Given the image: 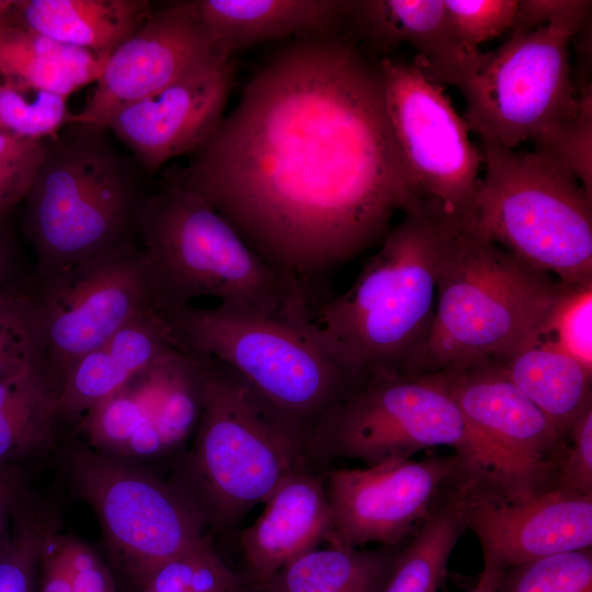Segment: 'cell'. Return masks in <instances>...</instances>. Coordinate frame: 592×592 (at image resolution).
<instances>
[{
  "instance_id": "obj_3",
  "label": "cell",
  "mask_w": 592,
  "mask_h": 592,
  "mask_svg": "<svg viewBox=\"0 0 592 592\" xmlns=\"http://www.w3.org/2000/svg\"><path fill=\"white\" fill-rule=\"evenodd\" d=\"M155 306L162 312L200 297L297 322L312 314L285 281L198 193L163 180L136 220Z\"/></svg>"
},
{
  "instance_id": "obj_11",
  "label": "cell",
  "mask_w": 592,
  "mask_h": 592,
  "mask_svg": "<svg viewBox=\"0 0 592 592\" xmlns=\"http://www.w3.org/2000/svg\"><path fill=\"white\" fill-rule=\"evenodd\" d=\"M574 35L540 26L512 33L497 49L481 52L458 88L469 130L514 149L573 121L581 103L570 68Z\"/></svg>"
},
{
  "instance_id": "obj_29",
  "label": "cell",
  "mask_w": 592,
  "mask_h": 592,
  "mask_svg": "<svg viewBox=\"0 0 592 592\" xmlns=\"http://www.w3.org/2000/svg\"><path fill=\"white\" fill-rule=\"evenodd\" d=\"M462 485L437 504L399 549L383 592H437L448 559L466 528Z\"/></svg>"
},
{
  "instance_id": "obj_2",
  "label": "cell",
  "mask_w": 592,
  "mask_h": 592,
  "mask_svg": "<svg viewBox=\"0 0 592 592\" xmlns=\"http://www.w3.org/2000/svg\"><path fill=\"white\" fill-rule=\"evenodd\" d=\"M202 358L201 417L168 481L205 527L227 534L289 474L312 465L292 424L236 372Z\"/></svg>"
},
{
  "instance_id": "obj_33",
  "label": "cell",
  "mask_w": 592,
  "mask_h": 592,
  "mask_svg": "<svg viewBox=\"0 0 592 592\" xmlns=\"http://www.w3.org/2000/svg\"><path fill=\"white\" fill-rule=\"evenodd\" d=\"M498 592H592L591 548L553 554L508 568Z\"/></svg>"
},
{
  "instance_id": "obj_24",
  "label": "cell",
  "mask_w": 592,
  "mask_h": 592,
  "mask_svg": "<svg viewBox=\"0 0 592 592\" xmlns=\"http://www.w3.org/2000/svg\"><path fill=\"white\" fill-rule=\"evenodd\" d=\"M146 0H12L0 26H16L106 58L151 15Z\"/></svg>"
},
{
  "instance_id": "obj_15",
  "label": "cell",
  "mask_w": 592,
  "mask_h": 592,
  "mask_svg": "<svg viewBox=\"0 0 592 592\" xmlns=\"http://www.w3.org/2000/svg\"><path fill=\"white\" fill-rule=\"evenodd\" d=\"M433 373L493 457L494 493L516 500L553 488L555 460L566 437L496 358H469Z\"/></svg>"
},
{
  "instance_id": "obj_45",
  "label": "cell",
  "mask_w": 592,
  "mask_h": 592,
  "mask_svg": "<svg viewBox=\"0 0 592 592\" xmlns=\"http://www.w3.org/2000/svg\"><path fill=\"white\" fill-rule=\"evenodd\" d=\"M8 266H9V258H8V251L5 249V246L3 241L0 238V288L4 286L8 282Z\"/></svg>"
},
{
  "instance_id": "obj_44",
  "label": "cell",
  "mask_w": 592,
  "mask_h": 592,
  "mask_svg": "<svg viewBox=\"0 0 592 592\" xmlns=\"http://www.w3.org/2000/svg\"><path fill=\"white\" fill-rule=\"evenodd\" d=\"M502 572L497 567L483 565L476 587L469 592H498Z\"/></svg>"
},
{
  "instance_id": "obj_36",
  "label": "cell",
  "mask_w": 592,
  "mask_h": 592,
  "mask_svg": "<svg viewBox=\"0 0 592 592\" xmlns=\"http://www.w3.org/2000/svg\"><path fill=\"white\" fill-rule=\"evenodd\" d=\"M580 111L570 123L534 141L535 149L546 151L562 163L592 197V92L591 83L578 89Z\"/></svg>"
},
{
  "instance_id": "obj_14",
  "label": "cell",
  "mask_w": 592,
  "mask_h": 592,
  "mask_svg": "<svg viewBox=\"0 0 592 592\" xmlns=\"http://www.w3.org/2000/svg\"><path fill=\"white\" fill-rule=\"evenodd\" d=\"M204 360L175 350L138 372L72 428L91 449L139 464L174 458L196 430L204 399Z\"/></svg>"
},
{
  "instance_id": "obj_10",
  "label": "cell",
  "mask_w": 592,
  "mask_h": 592,
  "mask_svg": "<svg viewBox=\"0 0 592 592\" xmlns=\"http://www.w3.org/2000/svg\"><path fill=\"white\" fill-rule=\"evenodd\" d=\"M386 112L411 206L439 226L468 227L481 182L479 146L444 87L414 61L380 58Z\"/></svg>"
},
{
  "instance_id": "obj_20",
  "label": "cell",
  "mask_w": 592,
  "mask_h": 592,
  "mask_svg": "<svg viewBox=\"0 0 592 592\" xmlns=\"http://www.w3.org/2000/svg\"><path fill=\"white\" fill-rule=\"evenodd\" d=\"M345 34L368 52L412 46L413 61L442 87L459 88L481 53L464 47L443 0L352 1Z\"/></svg>"
},
{
  "instance_id": "obj_25",
  "label": "cell",
  "mask_w": 592,
  "mask_h": 592,
  "mask_svg": "<svg viewBox=\"0 0 592 592\" xmlns=\"http://www.w3.org/2000/svg\"><path fill=\"white\" fill-rule=\"evenodd\" d=\"M60 385L45 361L0 379V465L19 466L57 451L66 429Z\"/></svg>"
},
{
  "instance_id": "obj_32",
  "label": "cell",
  "mask_w": 592,
  "mask_h": 592,
  "mask_svg": "<svg viewBox=\"0 0 592 592\" xmlns=\"http://www.w3.org/2000/svg\"><path fill=\"white\" fill-rule=\"evenodd\" d=\"M71 116L67 96L0 82V133L48 140L69 125Z\"/></svg>"
},
{
  "instance_id": "obj_16",
  "label": "cell",
  "mask_w": 592,
  "mask_h": 592,
  "mask_svg": "<svg viewBox=\"0 0 592 592\" xmlns=\"http://www.w3.org/2000/svg\"><path fill=\"white\" fill-rule=\"evenodd\" d=\"M473 480L457 455L391 458L358 468H323L329 545L398 546L439 504L451 481Z\"/></svg>"
},
{
  "instance_id": "obj_37",
  "label": "cell",
  "mask_w": 592,
  "mask_h": 592,
  "mask_svg": "<svg viewBox=\"0 0 592 592\" xmlns=\"http://www.w3.org/2000/svg\"><path fill=\"white\" fill-rule=\"evenodd\" d=\"M449 21L464 47L480 45L511 31L519 0H443Z\"/></svg>"
},
{
  "instance_id": "obj_19",
  "label": "cell",
  "mask_w": 592,
  "mask_h": 592,
  "mask_svg": "<svg viewBox=\"0 0 592 592\" xmlns=\"http://www.w3.org/2000/svg\"><path fill=\"white\" fill-rule=\"evenodd\" d=\"M235 77L230 59L215 61L114 114L111 132L145 171L194 153L221 119Z\"/></svg>"
},
{
  "instance_id": "obj_17",
  "label": "cell",
  "mask_w": 592,
  "mask_h": 592,
  "mask_svg": "<svg viewBox=\"0 0 592 592\" xmlns=\"http://www.w3.org/2000/svg\"><path fill=\"white\" fill-rule=\"evenodd\" d=\"M206 25L182 2L152 12L109 57L86 104L70 124L104 128L123 107L219 60H227Z\"/></svg>"
},
{
  "instance_id": "obj_42",
  "label": "cell",
  "mask_w": 592,
  "mask_h": 592,
  "mask_svg": "<svg viewBox=\"0 0 592 592\" xmlns=\"http://www.w3.org/2000/svg\"><path fill=\"white\" fill-rule=\"evenodd\" d=\"M35 592H72L61 534L50 527L39 554Z\"/></svg>"
},
{
  "instance_id": "obj_41",
  "label": "cell",
  "mask_w": 592,
  "mask_h": 592,
  "mask_svg": "<svg viewBox=\"0 0 592 592\" xmlns=\"http://www.w3.org/2000/svg\"><path fill=\"white\" fill-rule=\"evenodd\" d=\"M61 543L72 592H116L107 565L89 544L65 534Z\"/></svg>"
},
{
  "instance_id": "obj_38",
  "label": "cell",
  "mask_w": 592,
  "mask_h": 592,
  "mask_svg": "<svg viewBox=\"0 0 592 592\" xmlns=\"http://www.w3.org/2000/svg\"><path fill=\"white\" fill-rule=\"evenodd\" d=\"M46 141L0 133V219L30 192L45 157Z\"/></svg>"
},
{
  "instance_id": "obj_26",
  "label": "cell",
  "mask_w": 592,
  "mask_h": 592,
  "mask_svg": "<svg viewBox=\"0 0 592 592\" xmlns=\"http://www.w3.org/2000/svg\"><path fill=\"white\" fill-rule=\"evenodd\" d=\"M493 358L562 437L592 405V369L542 337Z\"/></svg>"
},
{
  "instance_id": "obj_22",
  "label": "cell",
  "mask_w": 592,
  "mask_h": 592,
  "mask_svg": "<svg viewBox=\"0 0 592 592\" xmlns=\"http://www.w3.org/2000/svg\"><path fill=\"white\" fill-rule=\"evenodd\" d=\"M175 350L187 349L164 314L156 307L145 309L70 369L59 396L64 423L72 429L134 375Z\"/></svg>"
},
{
  "instance_id": "obj_40",
  "label": "cell",
  "mask_w": 592,
  "mask_h": 592,
  "mask_svg": "<svg viewBox=\"0 0 592 592\" xmlns=\"http://www.w3.org/2000/svg\"><path fill=\"white\" fill-rule=\"evenodd\" d=\"M591 1L585 0H522L512 33H523L540 26H558L578 34L587 27L591 13Z\"/></svg>"
},
{
  "instance_id": "obj_43",
  "label": "cell",
  "mask_w": 592,
  "mask_h": 592,
  "mask_svg": "<svg viewBox=\"0 0 592 592\" xmlns=\"http://www.w3.org/2000/svg\"><path fill=\"white\" fill-rule=\"evenodd\" d=\"M24 499V480L21 467L0 465V546Z\"/></svg>"
},
{
  "instance_id": "obj_13",
  "label": "cell",
  "mask_w": 592,
  "mask_h": 592,
  "mask_svg": "<svg viewBox=\"0 0 592 592\" xmlns=\"http://www.w3.org/2000/svg\"><path fill=\"white\" fill-rule=\"evenodd\" d=\"M33 292L44 360L60 388L82 356L156 307L140 250L130 240L48 278L34 277Z\"/></svg>"
},
{
  "instance_id": "obj_1",
  "label": "cell",
  "mask_w": 592,
  "mask_h": 592,
  "mask_svg": "<svg viewBox=\"0 0 592 592\" xmlns=\"http://www.w3.org/2000/svg\"><path fill=\"white\" fill-rule=\"evenodd\" d=\"M164 180L204 197L312 315L331 273L411 206L379 59L345 33L276 50Z\"/></svg>"
},
{
  "instance_id": "obj_6",
  "label": "cell",
  "mask_w": 592,
  "mask_h": 592,
  "mask_svg": "<svg viewBox=\"0 0 592 592\" xmlns=\"http://www.w3.org/2000/svg\"><path fill=\"white\" fill-rule=\"evenodd\" d=\"M138 167L116 148L105 128L70 124L46 141L45 157L25 197L36 280L130 240L146 198Z\"/></svg>"
},
{
  "instance_id": "obj_23",
  "label": "cell",
  "mask_w": 592,
  "mask_h": 592,
  "mask_svg": "<svg viewBox=\"0 0 592 592\" xmlns=\"http://www.w3.org/2000/svg\"><path fill=\"white\" fill-rule=\"evenodd\" d=\"M183 4L231 57L240 49L273 39L343 34L352 1L194 0Z\"/></svg>"
},
{
  "instance_id": "obj_21",
  "label": "cell",
  "mask_w": 592,
  "mask_h": 592,
  "mask_svg": "<svg viewBox=\"0 0 592 592\" xmlns=\"http://www.w3.org/2000/svg\"><path fill=\"white\" fill-rule=\"evenodd\" d=\"M259 519L238 534L248 583H258L326 542L329 511L323 469L289 474L264 502Z\"/></svg>"
},
{
  "instance_id": "obj_5",
  "label": "cell",
  "mask_w": 592,
  "mask_h": 592,
  "mask_svg": "<svg viewBox=\"0 0 592 592\" xmlns=\"http://www.w3.org/2000/svg\"><path fill=\"white\" fill-rule=\"evenodd\" d=\"M193 354L241 376L306 442L356 377L315 321L297 322L218 304L163 312Z\"/></svg>"
},
{
  "instance_id": "obj_39",
  "label": "cell",
  "mask_w": 592,
  "mask_h": 592,
  "mask_svg": "<svg viewBox=\"0 0 592 592\" xmlns=\"http://www.w3.org/2000/svg\"><path fill=\"white\" fill-rule=\"evenodd\" d=\"M554 465L553 488L592 496V405L576 419Z\"/></svg>"
},
{
  "instance_id": "obj_8",
  "label": "cell",
  "mask_w": 592,
  "mask_h": 592,
  "mask_svg": "<svg viewBox=\"0 0 592 592\" xmlns=\"http://www.w3.org/2000/svg\"><path fill=\"white\" fill-rule=\"evenodd\" d=\"M485 166L467 228L561 286L592 285V197L546 151L480 140Z\"/></svg>"
},
{
  "instance_id": "obj_7",
  "label": "cell",
  "mask_w": 592,
  "mask_h": 592,
  "mask_svg": "<svg viewBox=\"0 0 592 592\" xmlns=\"http://www.w3.org/2000/svg\"><path fill=\"white\" fill-rule=\"evenodd\" d=\"M439 241L437 224L405 214L354 283L318 309L315 322L356 379L413 372L435 315Z\"/></svg>"
},
{
  "instance_id": "obj_31",
  "label": "cell",
  "mask_w": 592,
  "mask_h": 592,
  "mask_svg": "<svg viewBox=\"0 0 592 592\" xmlns=\"http://www.w3.org/2000/svg\"><path fill=\"white\" fill-rule=\"evenodd\" d=\"M44 360L33 280L0 288V379Z\"/></svg>"
},
{
  "instance_id": "obj_30",
  "label": "cell",
  "mask_w": 592,
  "mask_h": 592,
  "mask_svg": "<svg viewBox=\"0 0 592 592\" xmlns=\"http://www.w3.org/2000/svg\"><path fill=\"white\" fill-rule=\"evenodd\" d=\"M133 585L137 592H247L248 582L223 560L206 534L194 546L144 573Z\"/></svg>"
},
{
  "instance_id": "obj_12",
  "label": "cell",
  "mask_w": 592,
  "mask_h": 592,
  "mask_svg": "<svg viewBox=\"0 0 592 592\" xmlns=\"http://www.w3.org/2000/svg\"><path fill=\"white\" fill-rule=\"evenodd\" d=\"M62 453L72 489L94 512L114 563L132 583L206 535L193 508L151 470L75 437Z\"/></svg>"
},
{
  "instance_id": "obj_9",
  "label": "cell",
  "mask_w": 592,
  "mask_h": 592,
  "mask_svg": "<svg viewBox=\"0 0 592 592\" xmlns=\"http://www.w3.org/2000/svg\"><path fill=\"white\" fill-rule=\"evenodd\" d=\"M437 446L452 447L473 481L497 487V467L437 373H377L357 379L318 423L306 455L323 469L340 459L365 466Z\"/></svg>"
},
{
  "instance_id": "obj_18",
  "label": "cell",
  "mask_w": 592,
  "mask_h": 592,
  "mask_svg": "<svg viewBox=\"0 0 592 592\" xmlns=\"http://www.w3.org/2000/svg\"><path fill=\"white\" fill-rule=\"evenodd\" d=\"M462 499L464 522L480 543L483 565L504 571L592 546V496L549 488L508 500L467 481Z\"/></svg>"
},
{
  "instance_id": "obj_34",
  "label": "cell",
  "mask_w": 592,
  "mask_h": 592,
  "mask_svg": "<svg viewBox=\"0 0 592 592\" xmlns=\"http://www.w3.org/2000/svg\"><path fill=\"white\" fill-rule=\"evenodd\" d=\"M47 522L23 500L0 546V592H35Z\"/></svg>"
},
{
  "instance_id": "obj_35",
  "label": "cell",
  "mask_w": 592,
  "mask_h": 592,
  "mask_svg": "<svg viewBox=\"0 0 592 592\" xmlns=\"http://www.w3.org/2000/svg\"><path fill=\"white\" fill-rule=\"evenodd\" d=\"M540 337L592 369V285L562 286Z\"/></svg>"
},
{
  "instance_id": "obj_4",
  "label": "cell",
  "mask_w": 592,
  "mask_h": 592,
  "mask_svg": "<svg viewBox=\"0 0 592 592\" xmlns=\"http://www.w3.org/2000/svg\"><path fill=\"white\" fill-rule=\"evenodd\" d=\"M561 288L471 229L440 226L435 315L411 374L499 357L539 338Z\"/></svg>"
},
{
  "instance_id": "obj_28",
  "label": "cell",
  "mask_w": 592,
  "mask_h": 592,
  "mask_svg": "<svg viewBox=\"0 0 592 592\" xmlns=\"http://www.w3.org/2000/svg\"><path fill=\"white\" fill-rule=\"evenodd\" d=\"M399 549L328 545L295 558L247 592H383Z\"/></svg>"
},
{
  "instance_id": "obj_27",
  "label": "cell",
  "mask_w": 592,
  "mask_h": 592,
  "mask_svg": "<svg viewBox=\"0 0 592 592\" xmlns=\"http://www.w3.org/2000/svg\"><path fill=\"white\" fill-rule=\"evenodd\" d=\"M107 59L39 33L0 26V77L10 86L69 98L96 82Z\"/></svg>"
}]
</instances>
